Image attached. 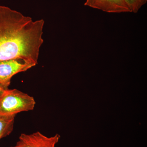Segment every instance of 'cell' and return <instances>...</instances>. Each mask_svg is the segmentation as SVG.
<instances>
[{
	"label": "cell",
	"mask_w": 147,
	"mask_h": 147,
	"mask_svg": "<svg viewBox=\"0 0 147 147\" xmlns=\"http://www.w3.org/2000/svg\"><path fill=\"white\" fill-rule=\"evenodd\" d=\"M60 138L58 134L47 137L38 131L30 134L23 133L16 144L10 147H55Z\"/></svg>",
	"instance_id": "277c9868"
},
{
	"label": "cell",
	"mask_w": 147,
	"mask_h": 147,
	"mask_svg": "<svg viewBox=\"0 0 147 147\" xmlns=\"http://www.w3.org/2000/svg\"><path fill=\"white\" fill-rule=\"evenodd\" d=\"M84 5L108 13L131 12L123 0H86Z\"/></svg>",
	"instance_id": "5b68a950"
},
{
	"label": "cell",
	"mask_w": 147,
	"mask_h": 147,
	"mask_svg": "<svg viewBox=\"0 0 147 147\" xmlns=\"http://www.w3.org/2000/svg\"><path fill=\"white\" fill-rule=\"evenodd\" d=\"M6 89L4 88L3 87H2L0 85V96L2 95L3 94V93L4 92Z\"/></svg>",
	"instance_id": "ba28073f"
},
{
	"label": "cell",
	"mask_w": 147,
	"mask_h": 147,
	"mask_svg": "<svg viewBox=\"0 0 147 147\" xmlns=\"http://www.w3.org/2000/svg\"><path fill=\"white\" fill-rule=\"evenodd\" d=\"M131 12L137 13L143 5L146 3L147 0H123Z\"/></svg>",
	"instance_id": "52a82bcc"
},
{
	"label": "cell",
	"mask_w": 147,
	"mask_h": 147,
	"mask_svg": "<svg viewBox=\"0 0 147 147\" xmlns=\"http://www.w3.org/2000/svg\"><path fill=\"white\" fill-rule=\"evenodd\" d=\"M44 24L0 5V61L22 59L37 64Z\"/></svg>",
	"instance_id": "6da1fadb"
},
{
	"label": "cell",
	"mask_w": 147,
	"mask_h": 147,
	"mask_svg": "<svg viewBox=\"0 0 147 147\" xmlns=\"http://www.w3.org/2000/svg\"><path fill=\"white\" fill-rule=\"evenodd\" d=\"M16 115H0V140L11 134L14 128Z\"/></svg>",
	"instance_id": "8992f818"
},
{
	"label": "cell",
	"mask_w": 147,
	"mask_h": 147,
	"mask_svg": "<svg viewBox=\"0 0 147 147\" xmlns=\"http://www.w3.org/2000/svg\"><path fill=\"white\" fill-rule=\"evenodd\" d=\"M36 65L34 63L22 59L0 61V85L7 89L14 75L27 71Z\"/></svg>",
	"instance_id": "3957f363"
},
{
	"label": "cell",
	"mask_w": 147,
	"mask_h": 147,
	"mask_svg": "<svg viewBox=\"0 0 147 147\" xmlns=\"http://www.w3.org/2000/svg\"><path fill=\"white\" fill-rule=\"evenodd\" d=\"M34 98L16 89H6L0 96V115H16L18 113L33 110Z\"/></svg>",
	"instance_id": "7a4b0ae2"
}]
</instances>
